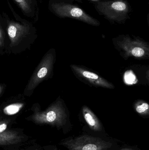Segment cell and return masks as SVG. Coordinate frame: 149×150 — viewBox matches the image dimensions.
I'll list each match as a JSON object with an SVG mask.
<instances>
[{
	"label": "cell",
	"mask_w": 149,
	"mask_h": 150,
	"mask_svg": "<svg viewBox=\"0 0 149 150\" xmlns=\"http://www.w3.org/2000/svg\"><path fill=\"white\" fill-rule=\"evenodd\" d=\"M7 2L13 18H10L4 11L1 16L10 41V48L16 49L20 45L34 41L37 37L36 29L31 22L17 14L8 1Z\"/></svg>",
	"instance_id": "cell-1"
},
{
	"label": "cell",
	"mask_w": 149,
	"mask_h": 150,
	"mask_svg": "<svg viewBox=\"0 0 149 150\" xmlns=\"http://www.w3.org/2000/svg\"><path fill=\"white\" fill-rule=\"evenodd\" d=\"M48 8L50 12L60 18L75 19L92 26L101 25L98 19L70 0H49Z\"/></svg>",
	"instance_id": "cell-2"
},
{
	"label": "cell",
	"mask_w": 149,
	"mask_h": 150,
	"mask_svg": "<svg viewBox=\"0 0 149 150\" xmlns=\"http://www.w3.org/2000/svg\"><path fill=\"white\" fill-rule=\"evenodd\" d=\"M99 16L111 23L124 24L130 19L132 8L127 0H105L94 2Z\"/></svg>",
	"instance_id": "cell-3"
},
{
	"label": "cell",
	"mask_w": 149,
	"mask_h": 150,
	"mask_svg": "<svg viewBox=\"0 0 149 150\" xmlns=\"http://www.w3.org/2000/svg\"><path fill=\"white\" fill-rule=\"evenodd\" d=\"M29 120L38 124H49L60 129L65 126L67 115L60 101H56L44 111L36 110Z\"/></svg>",
	"instance_id": "cell-4"
},
{
	"label": "cell",
	"mask_w": 149,
	"mask_h": 150,
	"mask_svg": "<svg viewBox=\"0 0 149 150\" xmlns=\"http://www.w3.org/2000/svg\"><path fill=\"white\" fill-rule=\"evenodd\" d=\"M59 144L67 150H108L112 146L109 142L87 135L67 138Z\"/></svg>",
	"instance_id": "cell-5"
},
{
	"label": "cell",
	"mask_w": 149,
	"mask_h": 150,
	"mask_svg": "<svg viewBox=\"0 0 149 150\" xmlns=\"http://www.w3.org/2000/svg\"><path fill=\"white\" fill-rule=\"evenodd\" d=\"M52 50L43 57L31 76L24 92L25 96H31L39 84L50 75L55 62V56L54 51Z\"/></svg>",
	"instance_id": "cell-6"
},
{
	"label": "cell",
	"mask_w": 149,
	"mask_h": 150,
	"mask_svg": "<svg viewBox=\"0 0 149 150\" xmlns=\"http://www.w3.org/2000/svg\"><path fill=\"white\" fill-rule=\"evenodd\" d=\"M117 45L120 47L128 55L135 58H145L148 53L149 49L147 44L139 38L134 36L132 38L129 35H120L114 39Z\"/></svg>",
	"instance_id": "cell-7"
},
{
	"label": "cell",
	"mask_w": 149,
	"mask_h": 150,
	"mask_svg": "<svg viewBox=\"0 0 149 150\" xmlns=\"http://www.w3.org/2000/svg\"><path fill=\"white\" fill-rule=\"evenodd\" d=\"M71 67L73 73L80 79L94 86L108 89H113L114 87L113 84L93 72L74 65H71Z\"/></svg>",
	"instance_id": "cell-8"
},
{
	"label": "cell",
	"mask_w": 149,
	"mask_h": 150,
	"mask_svg": "<svg viewBox=\"0 0 149 150\" xmlns=\"http://www.w3.org/2000/svg\"><path fill=\"white\" fill-rule=\"evenodd\" d=\"M24 16L35 22L39 19V8L37 0H13Z\"/></svg>",
	"instance_id": "cell-9"
},
{
	"label": "cell",
	"mask_w": 149,
	"mask_h": 150,
	"mask_svg": "<svg viewBox=\"0 0 149 150\" xmlns=\"http://www.w3.org/2000/svg\"><path fill=\"white\" fill-rule=\"evenodd\" d=\"M24 137L15 130H7L0 133V146L18 144L23 141Z\"/></svg>",
	"instance_id": "cell-10"
},
{
	"label": "cell",
	"mask_w": 149,
	"mask_h": 150,
	"mask_svg": "<svg viewBox=\"0 0 149 150\" xmlns=\"http://www.w3.org/2000/svg\"><path fill=\"white\" fill-rule=\"evenodd\" d=\"M82 113L85 121L92 130L97 132L101 131L102 128L101 122L88 108L83 107Z\"/></svg>",
	"instance_id": "cell-11"
},
{
	"label": "cell",
	"mask_w": 149,
	"mask_h": 150,
	"mask_svg": "<svg viewBox=\"0 0 149 150\" xmlns=\"http://www.w3.org/2000/svg\"><path fill=\"white\" fill-rule=\"evenodd\" d=\"M24 104L22 103H16L10 104L5 107L3 109L4 114L12 115L17 113L23 108Z\"/></svg>",
	"instance_id": "cell-12"
},
{
	"label": "cell",
	"mask_w": 149,
	"mask_h": 150,
	"mask_svg": "<svg viewBox=\"0 0 149 150\" xmlns=\"http://www.w3.org/2000/svg\"><path fill=\"white\" fill-rule=\"evenodd\" d=\"M136 111L142 115H148L149 113V105L147 102L142 101L138 103L135 106Z\"/></svg>",
	"instance_id": "cell-13"
},
{
	"label": "cell",
	"mask_w": 149,
	"mask_h": 150,
	"mask_svg": "<svg viewBox=\"0 0 149 150\" xmlns=\"http://www.w3.org/2000/svg\"><path fill=\"white\" fill-rule=\"evenodd\" d=\"M3 21L1 14H0V47H3L4 45V33L3 28Z\"/></svg>",
	"instance_id": "cell-14"
},
{
	"label": "cell",
	"mask_w": 149,
	"mask_h": 150,
	"mask_svg": "<svg viewBox=\"0 0 149 150\" xmlns=\"http://www.w3.org/2000/svg\"><path fill=\"white\" fill-rule=\"evenodd\" d=\"M9 123V120H7L0 121V133H3L7 130Z\"/></svg>",
	"instance_id": "cell-15"
},
{
	"label": "cell",
	"mask_w": 149,
	"mask_h": 150,
	"mask_svg": "<svg viewBox=\"0 0 149 150\" xmlns=\"http://www.w3.org/2000/svg\"><path fill=\"white\" fill-rule=\"evenodd\" d=\"M4 86L3 85L0 84V95L2 93L4 90Z\"/></svg>",
	"instance_id": "cell-16"
},
{
	"label": "cell",
	"mask_w": 149,
	"mask_h": 150,
	"mask_svg": "<svg viewBox=\"0 0 149 150\" xmlns=\"http://www.w3.org/2000/svg\"><path fill=\"white\" fill-rule=\"evenodd\" d=\"M70 1H73L74 0H70ZM90 1H92L96 2L99 1H105V0H90Z\"/></svg>",
	"instance_id": "cell-17"
},
{
	"label": "cell",
	"mask_w": 149,
	"mask_h": 150,
	"mask_svg": "<svg viewBox=\"0 0 149 150\" xmlns=\"http://www.w3.org/2000/svg\"><path fill=\"white\" fill-rule=\"evenodd\" d=\"M120 150H129V149H122Z\"/></svg>",
	"instance_id": "cell-18"
},
{
	"label": "cell",
	"mask_w": 149,
	"mask_h": 150,
	"mask_svg": "<svg viewBox=\"0 0 149 150\" xmlns=\"http://www.w3.org/2000/svg\"><path fill=\"white\" fill-rule=\"evenodd\" d=\"M37 1H42V0H37Z\"/></svg>",
	"instance_id": "cell-19"
},
{
	"label": "cell",
	"mask_w": 149,
	"mask_h": 150,
	"mask_svg": "<svg viewBox=\"0 0 149 150\" xmlns=\"http://www.w3.org/2000/svg\"></svg>",
	"instance_id": "cell-20"
},
{
	"label": "cell",
	"mask_w": 149,
	"mask_h": 150,
	"mask_svg": "<svg viewBox=\"0 0 149 150\" xmlns=\"http://www.w3.org/2000/svg\"></svg>",
	"instance_id": "cell-21"
}]
</instances>
